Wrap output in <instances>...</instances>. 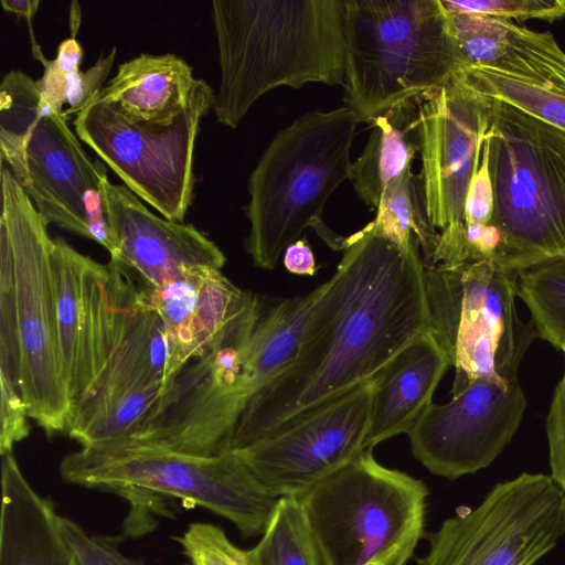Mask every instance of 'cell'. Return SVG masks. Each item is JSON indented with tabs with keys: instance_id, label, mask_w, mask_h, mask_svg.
<instances>
[{
	"instance_id": "6da1fadb",
	"label": "cell",
	"mask_w": 565,
	"mask_h": 565,
	"mask_svg": "<svg viewBox=\"0 0 565 565\" xmlns=\"http://www.w3.org/2000/svg\"><path fill=\"white\" fill-rule=\"evenodd\" d=\"M342 250L308 313L294 360L249 401L231 451L372 379L430 330L418 242L402 248L367 224L345 237Z\"/></svg>"
},
{
	"instance_id": "7a4b0ae2",
	"label": "cell",
	"mask_w": 565,
	"mask_h": 565,
	"mask_svg": "<svg viewBox=\"0 0 565 565\" xmlns=\"http://www.w3.org/2000/svg\"><path fill=\"white\" fill-rule=\"evenodd\" d=\"M212 20L221 67L212 109L227 127L274 88L344 84V0H214Z\"/></svg>"
},
{
	"instance_id": "3957f363",
	"label": "cell",
	"mask_w": 565,
	"mask_h": 565,
	"mask_svg": "<svg viewBox=\"0 0 565 565\" xmlns=\"http://www.w3.org/2000/svg\"><path fill=\"white\" fill-rule=\"evenodd\" d=\"M359 116L348 106L311 110L277 131L248 180L244 212L249 232L245 250L255 266L274 269L285 249L307 227L334 250L344 238L321 221L332 193L348 179Z\"/></svg>"
},
{
	"instance_id": "277c9868",
	"label": "cell",
	"mask_w": 565,
	"mask_h": 565,
	"mask_svg": "<svg viewBox=\"0 0 565 565\" xmlns=\"http://www.w3.org/2000/svg\"><path fill=\"white\" fill-rule=\"evenodd\" d=\"M344 106L361 122L440 90L461 68L440 0H344Z\"/></svg>"
},
{
	"instance_id": "5b68a950",
	"label": "cell",
	"mask_w": 565,
	"mask_h": 565,
	"mask_svg": "<svg viewBox=\"0 0 565 565\" xmlns=\"http://www.w3.org/2000/svg\"><path fill=\"white\" fill-rule=\"evenodd\" d=\"M61 113L41 98L20 70L0 85V158L49 225L93 239L110 256L115 245L105 216L107 170L92 159Z\"/></svg>"
},
{
	"instance_id": "8992f818",
	"label": "cell",
	"mask_w": 565,
	"mask_h": 565,
	"mask_svg": "<svg viewBox=\"0 0 565 565\" xmlns=\"http://www.w3.org/2000/svg\"><path fill=\"white\" fill-rule=\"evenodd\" d=\"M490 224L500 233L494 264L519 273L565 256V131L491 99Z\"/></svg>"
},
{
	"instance_id": "52a82bcc",
	"label": "cell",
	"mask_w": 565,
	"mask_h": 565,
	"mask_svg": "<svg viewBox=\"0 0 565 565\" xmlns=\"http://www.w3.org/2000/svg\"><path fill=\"white\" fill-rule=\"evenodd\" d=\"M60 475L122 497L179 498L226 519L244 537L263 534L279 498L233 451L195 456L126 438L66 455Z\"/></svg>"
},
{
	"instance_id": "ba28073f",
	"label": "cell",
	"mask_w": 565,
	"mask_h": 565,
	"mask_svg": "<svg viewBox=\"0 0 565 565\" xmlns=\"http://www.w3.org/2000/svg\"><path fill=\"white\" fill-rule=\"evenodd\" d=\"M428 489L366 449L298 497L327 565H406L424 536Z\"/></svg>"
},
{
	"instance_id": "9c48e42d",
	"label": "cell",
	"mask_w": 565,
	"mask_h": 565,
	"mask_svg": "<svg viewBox=\"0 0 565 565\" xmlns=\"http://www.w3.org/2000/svg\"><path fill=\"white\" fill-rule=\"evenodd\" d=\"M0 234L10 245L14 265L21 393L28 415L47 437L67 434L71 405L62 374L53 238L30 196L4 164Z\"/></svg>"
},
{
	"instance_id": "30bf717a",
	"label": "cell",
	"mask_w": 565,
	"mask_h": 565,
	"mask_svg": "<svg viewBox=\"0 0 565 565\" xmlns=\"http://www.w3.org/2000/svg\"><path fill=\"white\" fill-rule=\"evenodd\" d=\"M516 277L490 260L425 269L430 331L455 367L452 394L480 376L516 377L536 337L518 317Z\"/></svg>"
},
{
	"instance_id": "8fae6325",
	"label": "cell",
	"mask_w": 565,
	"mask_h": 565,
	"mask_svg": "<svg viewBox=\"0 0 565 565\" xmlns=\"http://www.w3.org/2000/svg\"><path fill=\"white\" fill-rule=\"evenodd\" d=\"M214 96L200 79L186 107L169 124L137 120L117 104L92 100L73 124L77 137L131 192L163 218L182 223L193 199L199 122L213 108Z\"/></svg>"
},
{
	"instance_id": "7c38bea8",
	"label": "cell",
	"mask_w": 565,
	"mask_h": 565,
	"mask_svg": "<svg viewBox=\"0 0 565 565\" xmlns=\"http://www.w3.org/2000/svg\"><path fill=\"white\" fill-rule=\"evenodd\" d=\"M565 536V491L550 475L497 483L468 512L428 534L419 565H534Z\"/></svg>"
},
{
	"instance_id": "4fadbf2b",
	"label": "cell",
	"mask_w": 565,
	"mask_h": 565,
	"mask_svg": "<svg viewBox=\"0 0 565 565\" xmlns=\"http://www.w3.org/2000/svg\"><path fill=\"white\" fill-rule=\"evenodd\" d=\"M373 387L374 376L233 452L274 494L298 498L366 450Z\"/></svg>"
},
{
	"instance_id": "5bb4252c",
	"label": "cell",
	"mask_w": 565,
	"mask_h": 565,
	"mask_svg": "<svg viewBox=\"0 0 565 565\" xmlns=\"http://www.w3.org/2000/svg\"><path fill=\"white\" fill-rule=\"evenodd\" d=\"M526 407L518 377L473 379L450 402H433L408 436L418 461L431 473L455 480L489 467L510 444Z\"/></svg>"
},
{
	"instance_id": "9a60e30c",
	"label": "cell",
	"mask_w": 565,
	"mask_h": 565,
	"mask_svg": "<svg viewBox=\"0 0 565 565\" xmlns=\"http://www.w3.org/2000/svg\"><path fill=\"white\" fill-rule=\"evenodd\" d=\"M51 259L62 374L72 419L111 362L119 307L108 264L77 252L61 237L53 238Z\"/></svg>"
},
{
	"instance_id": "2e32d148",
	"label": "cell",
	"mask_w": 565,
	"mask_h": 565,
	"mask_svg": "<svg viewBox=\"0 0 565 565\" xmlns=\"http://www.w3.org/2000/svg\"><path fill=\"white\" fill-rule=\"evenodd\" d=\"M490 111L491 99L471 89L458 73L418 104V177L428 217L439 231L463 221L465 199L480 162Z\"/></svg>"
},
{
	"instance_id": "e0dca14e",
	"label": "cell",
	"mask_w": 565,
	"mask_h": 565,
	"mask_svg": "<svg viewBox=\"0 0 565 565\" xmlns=\"http://www.w3.org/2000/svg\"><path fill=\"white\" fill-rule=\"evenodd\" d=\"M106 221L118 259L152 287L195 268L222 270L220 247L194 225L161 218L150 212L126 185L108 178L102 183Z\"/></svg>"
},
{
	"instance_id": "ac0fdd59",
	"label": "cell",
	"mask_w": 565,
	"mask_h": 565,
	"mask_svg": "<svg viewBox=\"0 0 565 565\" xmlns=\"http://www.w3.org/2000/svg\"><path fill=\"white\" fill-rule=\"evenodd\" d=\"M458 74L475 92L565 131V52L550 31L510 22L503 55Z\"/></svg>"
},
{
	"instance_id": "d6986e66",
	"label": "cell",
	"mask_w": 565,
	"mask_h": 565,
	"mask_svg": "<svg viewBox=\"0 0 565 565\" xmlns=\"http://www.w3.org/2000/svg\"><path fill=\"white\" fill-rule=\"evenodd\" d=\"M138 276L143 303L159 315L166 327L174 383L185 365L212 345L242 306L246 291L214 268L188 270L160 287L149 286Z\"/></svg>"
},
{
	"instance_id": "ffe728a7",
	"label": "cell",
	"mask_w": 565,
	"mask_h": 565,
	"mask_svg": "<svg viewBox=\"0 0 565 565\" xmlns=\"http://www.w3.org/2000/svg\"><path fill=\"white\" fill-rule=\"evenodd\" d=\"M450 366L446 351L429 330L398 352L374 375L365 449L408 434Z\"/></svg>"
},
{
	"instance_id": "44dd1931",
	"label": "cell",
	"mask_w": 565,
	"mask_h": 565,
	"mask_svg": "<svg viewBox=\"0 0 565 565\" xmlns=\"http://www.w3.org/2000/svg\"><path fill=\"white\" fill-rule=\"evenodd\" d=\"M1 457L0 565H77L53 503L33 489L12 452Z\"/></svg>"
},
{
	"instance_id": "7402d4cb",
	"label": "cell",
	"mask_w": 565,
	"mask_h": 565,
	"mask_svg": "<svg viewBox=\"0 0 565 565\" xmlns=\"http://www.w3.org/2000/svg\"><path fill=\"white\" fill-rule=\"evenodd\" d=\"M199 81L175 54L141 53L119 64L93 100L117 104L137 120L169 124L186 107Z\"/></svg>"
},
{
	"instance_id": "603a6c76",
	"label": "cell",
	"mask_w": 565,
	"mask_h": 565,
	"mask_svg": "<svg viewBox=\"0 0 565 565\" xmlns=\"http://www.w3.org/2000/svg\"><path fill=\"white\" fill-rule=\"evenodd\" d=\"M417 108L418 104L407 103L373 119L364 150L351 164L349 180L358 196L375 211L386 186L413 170L418 152Z\"/></svg>"
},
{
	"instance_id": "cb8c5ba5",
	"label": "cell",
	"mask_w": 565,
	"mask_h": 565,
	"mask_svg": "<svg viewBox=\"0 0 565 565\" xmlns=\"http://www.w3.org/2000/svg\"><path fill=\"white\" fill-rule=\"evenodd\" d=\"M375 212L373 228L402 248L418 242L425 269L434 267L439 232L428 217L418 174L409 170L390 183Z\"/></svg>"
},
{
	"instance_id": "d4e9b609",
	"label": "cell",
	"mask_w": 565,
	"mask_h": 565,
	"mask_svg": "<svg viewBox=\"0 0 565 565\" xmlns=\"http://www.w3.org/2000/svg\"><path fill=\"white\" fill-rule=\"evenodd\" d=\"M257 565H327L296 497H279L259 542L250 548Z\"/></svg>"
},
{
	"instance_id": "484cf974",
	"label": "cell",
	"mask_w": 565,
	"mask_h": 565,
	"mask_svg": "<svg viewBox=\"0 0 565 565\" xmlns=\"http://www.w3.org/2000/svg\"><path fill=\"white\" fill-rule=\"evenodd\" d=\"M516 297L529 309L536 337L562 350L565 347V256L519 271Z\"/></svg>"
},
{
	"instance_id": "4316f807",
	"label": "cell",
	"mask_w": 565,
	"mask_h": 565,
	"mask_svg": "<svg viewBox=\"0 0 565 565\" xmlns=\"http://www.w3.org/2000/svg\"><path fill=\"white\" fill-rule=\"evenodd\" d=\"M163 396L158 386L142 385L119 392L68 428L67 435L81 447L128 437Z\"/></svg>"
},
{
	"instance_id": "83f0119b",
	"label": "cell",
	"mask_w": 565,
	"mask_h": 565,
	"mask_svg": "<svg viewBox=\"0 0 565 565\" xmlns=\"http://www.w3.org/2000/svg\"><path fill=\"white\" fill-rule=\"evenodd\" d=\"M116 57V47L87 70L81 67L64 70L54 60L43 66V75L35 81L41 98L52 109L62 114L65 120L85 109L104 87Z\"/></svg>"
},
{
	"instance_id": "f1b7e54d",
	"label": "cell",
	"mask_w": 565,
	"mask_h": 565,
	"mask_svg": "<svg viewBox=\"0 0 565 565\" xmlns=\"http://www.w3.org/2000/svg\"><path fill=\"white\" fill-rule=\"evenodd\" d=\"M448 28L461 70L497 62L508 43L510 20L470 13H448Z\"/></svg>"
},
{
	"instance_id": "f546056e",
	"label": "cell",
	"mask_w": 565,
	"mask_h": 565,
	"mask_svg": "<svg viewBox=\"0 0 565 565\" xmlns=\"http://www.w3.org/2000/svg\"><path fill=\"white\" fill-rule=\"evenodd\" d=\"M0 381L11 384L21 392V347L18 331L14 265L10 245L1 234Z\"/></svg>"
},
{
	"instance_id": "4dcf8cb0",
	"label": "cell",
	"mask_w": 565,
	"mask_h": 565,
	"mask_svg": "<svg viewBox=\"0 0 565 565\" xmlns=\"http://www.w3.org/2000/svg\"><path fill=\"white\" fill-rule=\"evenodd\" d=\"M174 540L192 565H257L250 550L239 548L211 523H191Z\"/></svg>"
},
{
	"instance_id": "1f68e13d",
	"label": "cell",
	"mask_w": 565,
	"mask_h": 565,
	"mask_svg": "<svg viewBox=\"0 0 565 565\" xmlns=\"http://www.w3.org/2000/svg\"><path fill=\"white\" fill-rule=\"evenodd\" d=\"M448 13L490 15L523 22L565 19V0H440Z\"/></svg>"
},
{
	"instance_id": "d6a6232c",
	"label": "cell",
	"mask_w": 565,
	"mask_h": 565,
	"mask_svg": "<svg viewBox=\"0 0 565 565\" xmlns=\"http://www.w3.org/2000/svg\"><path fill=\"white\" fill-rule=\"evenodd\" d=\"M60 523L77 565H127L118 548L122 539L88 536L81 525L65 516L60 518Z\"/></svg>"
},
{
	"instance_id": "836d02e7",
	"label": "cell",
	"mask_w": 565,
	"mask_h": 565,
	"mask_svg": "<svg viewBox=\"0 0 565 565\" xmlns=\"http://www.w3.org/2000/svg\"><path fill=\"white\" fill-rule=\"evenodd\" d=\"M29 415L19 390L0 381V454H11L13 446L30 434Z\"/></svg>"
},
{
	"instance_id": "e575fe53",
	"label": "cell",
	"mask_w": 565,
	"mask_h": 565,
	"mask_svg": "<svg viewBox=\"0 0 565 565\" xmlns=\"http://www.w3.org/2000/svg\"><path fill=\"white\" fill-rule=\"evenodd\" d=\"M493 204V186L489 170V145L484 137L480 162L470 180L465 199L463 222L466 224H490Z\"/></svg>"
},
{
	"instance_id": "d590c367",
	"label": "cell",
	"mask_w": 565,
	"mask_h": 565,
	"mask_svg": "<svg viewBox=\"0 0 565 565\" xmlns=\"http://www.w3.org/2000/svg\"><path fill=\"white\" fill-rule=\"evenodd\" d=\"M551 478L565 491V372L555 387L546 418Z\"/></svg>"
},
{
	"instance_id": "8d00e7d4",
	"label": "cell",
	"mask_w": 565,
	"mask_h": 565,
	"mask_svg": "<svg viewBox=\"0 0 565 565\" xmlns=\"http://www.w3.org/2000/svg\"><path fill=\"white\" fill-rule=\"evenodd\" d=\"M284 266L291 274L313 276L316 260L306 239H298L285 249Z\"/></svg>"
},
{
	"instance_id": "74e56055",
	"label": "cell",
	"mask_w": 565,
	"mask_h": 565,
	"mask_svg": "<svg viewBox=\"0 0 565 565\" xmlns=\"http://www.w3.org/2000/svg\"><path fill=\"white\" fill-rule=\"evenodd\" d=\"M39 0H1L4 11L17 13L25 19H32L38 11Z\"/></svg>"
},
{
	"instance_id": "f35d334b",
	"label": "cell",
	"mask_w": 565,
	"mask_h": 565,
	"mask_svg": "<svg viewBox=\"0 0 565 565\" xmlns=\"http://www.w3.org/2000/svg\"><path fill=\"white\" fill-rule=\"evenodd\" d=\"M74 2L72 3V8H71V19H70V24H71V36L75 38L76 36V33H77V30L79 28V23H81V11H79V8H78V3H77V7L74 8Z\"/></svg>"
},
{
	"instance_id": "ab89813d",
	"label": "cell",
	"mask_w": 565,
	"mask_h": 565,
	"mask_svg": "<svg viewBox=\"0 0 565 565\" xmlns=\"http://www.w3.org/2000/svg\"><path fill=\"white\" fill-rule=\"evenodd\" d=\"M126 562H127V565H143L142 562L137 561V559L131 558V557H128V556H126Z\"/></svg>"
},
{
	"instance_id": "60d3db41",
	"label": "cell",
	"mask_w": 565,
	"mask_h": 565,
	"mask_svg": "<svg viewBox=\"0 0 565 565\" xmlns=\"http://www.w3.org/2000/svg\"><path fill=\"white\" fill-rule=\"evenodd\" d=\"M562 351H563V352H564V354H565V347L562 349Z\"/></svg>"
}]
</instances>
